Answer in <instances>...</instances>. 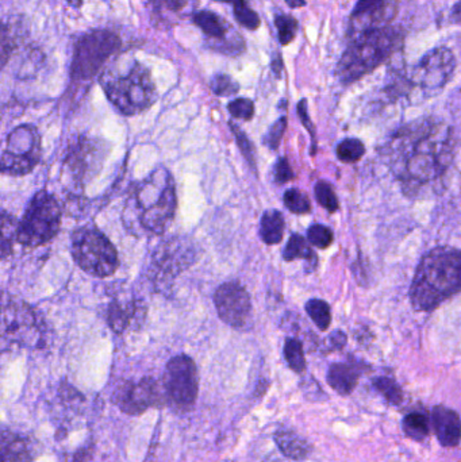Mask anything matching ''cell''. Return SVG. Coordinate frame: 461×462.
Masks as SVG:
<instances>
[{
  "mask_svg": "<svg viewBox=\"0 0 461 462\" xmlns=\"http://www.w3.org/2000/svg\"><path fill=\"white\" fill-rule=\"evenodd\" d=\"M19 222L7 211L0 210V258L13 254L14 245L18 239Z\"/></svg>",
  "mask_w": 461,
  "mask_h": 462,
  "instance_id": "d4e9b609",
  "label": "cell"
},
{
  "mask_svg": "<svg viewBox=\"0 0 461 462\" xmlns=\"http://www.w3.org/2000/svg\"><path fill=\"white\" fill-rule=\"evenodd\" d=\"M164 391L173 409H192L199 393V374L194 360L179 355L168 361L164 374Z\"/></svg>",
  "mask_w": 461,
  "mask_h": 462,
  "instance_id": "7c38bea8",
  "label": "cell"
},
{
  "mask_svg": "<svg viewBox=\"0 0 461 462\" xmlns=\"http://www.w3.org/2000/svg\"><path fill=\"white\" fill-rule=\"evenodd\" d=\"M286 3L291 8H300L306 5V0H286Z\"/></svg>",
  "mask_w": 461,
  "mask_h": 462,
  "instance_id": "bcb514c9",
  "label": "cell"
},
{
  "mask_svg": "<svg viewBox=\"0 0 461 462\" xmlns=\"http://www.w3.org/2000/svg\"><path fill=\"white\" fill-rule=\"evenodd\" d=\"M279 450L292 461H305L310 457L311 445L291 429H279L273 436Z\"/></svg>",
  "mask_w": 461,
  "mask_h": 462,
  "instance_id": "44dd1931",
  "label": "cell"
},
{
  "mask_svg": "<svg viewBox=\"0 0 461 462\" xmlns=\"http://www.w3.org/2000/svg\"><path fill=\"white\" fill-rule=\"evenodd\" d=\"M233 14H235V19H237V22L241 26L246 27V29L249 30L259 29L260 16L257 15V13H254L251 7H249L248 3L235 5V10H233Z\"/></svg>",
  "mask_w": 461,
  "mask_h": 462,
  "instance_id": "74e56055",
  "label": "cell"
},
{
  "mask_svg": "<svg viewBox=\"0 0 461 462\" xmlns=\"http://www.w3.org/2000/svg\"><path fill=\"white\" fill-rule=\"evenodd\" d=\"M273 178L278 184H284L294 179V172H292L286 157H281L276 162L275 168H273Z\"/></svg>",
  "mask_w": 461,
  "mask_h": 462,
  "instance_id": "b9f144b4",
  "label": "cell"
},
{
  "mask_svg": "<svg viewBox=\"0 0 461 462\" xmlns=\"http://www.w3.org/2000/svg\"><path fill=\"white\" fill-rule=\"evenodd\" d=\"M227 110L232 114V116L243 121H251L254 116V105L252 100L245 99V97H238L233 100L227 106Z\"/></svg>",
  "mask_w": 461,
  "mask_h": 462,
  "instance_id": "ab89813d",
  "label": "cell"
},
{
  "mask_svg": "<svg viewBox=\"0 0 461 462\" xmlns=\"http://www.w3.org/2000/svg\"><path fill=\"white\" fill-rule=\"evenodd\" d=\"M451 127L432 118L401 127L386 146V159L395 178L411 194L440 180L454 162Z\"/></svg>",
  "mask_w": 461,
  "mask_h": 462,
  "instance_id": "6da1fadb",
  "label": "cell"
},
{
  "mask_svg": "<svg viewBox=\"0 0 461 462\" xmlns=\"http://www.w3.org/2000/svg\"><path fill=\"white\" fill-rule=\"evenodd\" d=\"M108 152L110 145L102 138L91 135L76 137L68 146L64 159V171L69 183L83 189L99 175Z\"/></svg>",
  "mask_w": 461,
  "mask_h": 462,
  "instance_id": "30bf717a",
  "label": "cell"
},
{
  "mask_svg": "<svg viewBox=\"0 0 461 462\" xmlns=\"http://www.w3.org/2000/svg\"><path fill=\"white\" fill-rule=\"evenodd\" d=\"M284 206L294 214H308L311 210L309 198L297 189H287L284 192Z\"/></svg>",
  "mask_w": 461,
  "mask_h": 462,
  "instance_id": "1f68e13d",
  "label": "cell"
},
{
  "mask_svg": "<svg viewBox=\"0 0 461 462\" xmlns=\"http://www.w3.org/2000/svg\"><path fill=\"white\" fill-rule=\"evenodd\" d=\"M122 41L110 30H94L76 42L70 65V78L75 81L91 80L113 54L121 51Z\"/></svg>",
  "mask_w": 461,
  "mask_h": 462,
  "instance_id": "9c48e42d",
  "label": "cell"
},
{
  "mask_svg": "<svg viewBox=\"0 0 461 462\" xmlns=\"http://www.w3.org/2000/svg\"><path fill=\"white\" fill-rule=\"evenodd\" d=\"M329 339L330 342H332L333 346L337 347V349H341V347L346 346V336L343 331H335V333L330 336Z\"/></svg>",
  "mask_w": 461,
  "mask_h": 462,
  "instance_id": "ee69618b",
  "label": "cell"
},
{
  "mask_svg": "<svg viewBox=\"0 0 461 462\" xmlns=\"http://www.w3.org/2000/svg\"><path fill=\"white\" fill-rule=\"evenodd\" d=\"M306 312L311 318L319 330H327L332 323V311L330 306L321 299H310L306 303Z\"/></svg>",
  "mask_w": 461,
  "mask_h": 462,
  "instance_id": "83f0119b",
  "label": "cell"
},
{
  "mask_svg": "<svg viewBox=\"0 0 461 462\" xmlns=\"http://www.w3.org/2000/svg\"><path fill=\"white\" fill-rule=\"evenodd\" d=\"M397 43L398 35L392 30H367L341 57L337 65L338 78L344 83L359 80L386 61L397 48Z\"/></svg>",
  "mask_w": 461,
  "mask_h": 462,
  "instance_id": "8992f818",
  "label": "cell"
},
{
  "mask_svg": "<svg viewBox=\"0 0 461 462\" xmlns=\"http://www.w3.org/2000/svg\"><path fill=\"white\" fill-rule=\"evenodd\" d=\"M461 287V254L455 247H436L424 255L410 288L417 311H432Z\"/></svg>",
  "mask_w": 461,
  "mask_h": 462,
  "instance_id": "3957f363",
  "label": "cell"
},
{
  "mask_svg": "<svg viewBox=\"0 0 461 462\" xmlns=\"http://www.w3.org/2000/svg\"><path fill=\"white\" fill-rule=\"evenodd\" d=\"M284 217L281 211L268 210L260 222V236L267 245H276L283 239Z\"/></svg>",
  "mask_w": 461,
  "mask_h": 462,
  "instance_id": "603a6c76",
  "label": "cell"
},
{
  "mask_svg": "<svg viewBox=\"0 0 461 462\" xmlns=\"http://www.w3.org/2000/svg\"><path fill=\"white\" fill-rule=\"evenodd\" d=\"M34 449L29 439L0 428V462H32Z\"/></svg>",
  "mask_w": 461,
  "mask_h": 462,
  "instance_id": "ac0fdd59",
  "label": "cell"
},
{
  "mask_svg": "<svg viewBox=\"0 0 461 462\" xmlns=\"http://www.w3.org/2000/svg\"><path fill=\"white\" fill-rule=\"evenodd\" d=\"M272 68H273V70H275V73H278V75H279V73H281V68H283V61H281V59L279 60V62L273 61Z\"/></svg>",
  "mask_w": 461,
  "mask_h": 462,
  "instance_id": "c3c4849f",
  "label": "cell"
},
{
  "mask_svg": "<svg viewBox=\"0 0 461 462\" xmlns=\"http://www.w3.org/2000/svg\"><path fill=\"white\" fill-rule=\"evenodd\" d=\"M42 156L41 135L32 125L15 127L7 138V146L0 156V173L7 176L29 175Z\"/></svg>",
  "mask_w": 461,
  "mask_h": 462,
  "instance_id": "8fae6325",
  "label": "cell"
},
{
  "mask_svg": "<svg viewBox=\"0 0 461 462\" xmlns=\"http://www.w3.org/2000/svg\"><path fill=\"white\" fill-rule=\"evenodd\" d=\"M195 250L186 239L171 238L162 242L152 255L149 277L160 287H170L173 280L192 265Z\"/></svg>",
  "mask_w": 461,
  "mask_h": 462,
  "instance_id": "4fadbf2b",
  "label": "cell"
},
{
  "mask_svg": "<svg viewBox=\"0 0 461 462\" xmlns=\"http://www.w3.org/2000/svg\"><path fill=\"white\" fill-rule=\"evenodd\" d=\"M61 225V208L51 192H37L30 200L23 218L18 225L16 242L26 247L48 244L59 233Z\"/></svg>",
  "mask_w": 461,
  "mask_h": 462,
  "instance_id": "ba28073f",
  "label": "cell"
},
{
  "mask_svg": "<svg viewBox=\"0 0 461 462\" xmlns=\"http://www.w3.org/2000/svg\"><path fill=\"white\" fill-rule=\"evenodd\" d=\"M287 129V119L281 116V119L275 122L268 130L267 135L264 137V143L271 149L276 151L281 145V138H283L284 132Z\"/></svg>",
  "mask_w": 461,
  "mask_h": 462,
  "instance_id": "60d3db41",
  "label": "cell"
},
{
  "mask_svg": "<svg viewBox=\"0 0 461 462\" xmlns=\"http://www.w3.org/2000/svg\"><path fill=\"white\" fill-rule=\"evenodd\" d=\"M284 358L292 371L297 374H302L306 369L305 352H303V345L300 339L287 338L284 344Z\"/></svg>",
  "mask_w": 461,
  "mask_h": 462,
  "instance_id": "f546056e",
  "label": "cell"
},
{
  "mask_svg": "<svg viewBox=\"0 0 461 462\" xmlns=\"http://www.w3.org/2000/svg\"><path fill=\"white\" fill-rule=\"evenodd\" d=\"M22 29L14 22H0V65L8 61L21 42Z\"/></svg>",
  "mask_w": 461,
  "mask_h": 462,
  "instance_id": "cb8c5ba5",
  "label": "cell"
},
{
  "mask_svg": "<svg viewBox=\"0 0 461 462\" xmlns=\"http://www.w3.org/2000/svg\"><path fill=\"white\" fill-rule=\"evenodd\" d=\"M373 388L386 399L387 403L400 406L403 401L402 388L392 377L381 376L373 380Z\"/></svg>",
  "mask_w": 461,
  "mask_h": 462,
  "instance_id": "f1b7e54d",
  "label": "cell"
},
{
  "mask_svg": "<svg viewBox=\"0 0 461 462\" xmlns=\"http://www.w3.org/2000/svg\"><path fill=\"white\" fill-rule=\"evenodd\" d=\"M113 403L124 414L141 415L162 403L159 383L152 377L124 383L114 393Z\"/></svg>",
  "mask_w": 461,
  "mask_h": 462,
  "instance_id": "2e32d148",
  "label": "cell"
},
{
  "mask_svg": "<svg viewBox=\"0 0 461 462\" xmlns=\"http://www.w3.org/2000/svg\"><path fill=\"white\" fill-rule=\"evenodd\" d=\"M72 7L80 8L83 5V0H67Z\"/></svg>",
  "mask_w": 461,
  "mask_h": 462,
  "instance_id": "681fc988",
  "label": "cell"
},
{
  "mask_svg": "<svg viewBox=\"0 0 461 462\" xmlns=\"http://www.w3.org/2000/svg\"><path fill=\"white\" fill-rule=\"evenodd\" d=\"M164 2L172 11L180 10L186 5V0H164Z\"/></svg>",
  "mask_w": 461,
  "mask_h": 462,
  "instance_id": "f6af8a7d",
  "label": "cell"
},
{
  "mask_svg": "<svg viewBox=\"0 0 461 462\" xmlns=\"http://www.w3.org/2000/svg\"><path fill=\"white\" fill-rule=\"evenodd\" d=\"M70 252L75 263L91 276H111L119 266L118 252L113 242L92 226L80 227L72 234Z\"/></svg>",
  "mask_w": 461,
  "mask_h": 462,
  "instance_id": "52a82bcc",
  "label": "cell"
},
{
  "mask_svg": "<svg viewBox=\"0 0 461 462\" xmlns=\"http://www.w3.org/2000/svg\"><path fill=\"white\" fill-rule=\"evenodd\" d=\"M145 317V303L134 296H115L107 307V323L116 334L140 328Z\"/></svg>",
  "mask_w": 461,
  "mask_h": 462,
  "instance_id": "e0dca14e",
  "label": "cell"
},
{
  "mask_svg": "<svg viewBox=\"0 0 461 462\" xmlns=\"http://www.w3.org/2000/svg\"><path fill=\"white\" fill-rule=\"evenodd\" d=\"M365 153V146L362 141L357 138H346L341 141L337 146V157L340 162L352 164L359 162Z\"/></svg>",
  "mask_w": 461,
  "mask_h": 462,
  "instance_id": "4dcf8cb0",
  "label": "cell"
},
{
  "mask_svg": "<svg viewBox=\"0 0 461 462\" xmlns=\"http://www.w3.org/2000/svg\"><path fill=\"white\" fill-rule=\"evenodd\" d=\"M211 91L217 95V97H233L240 91V86L237 81L233 80L229 75L225 73H218L211 79Z\"/></svg>",
  "mask_w": 461,
  "mask_h": 462,
  "instance_id": "836d02e7",
  "label": "cell"
},
{
  "mask_svg": "<svg viewBox=\"0 0 461 462\" xmlns=\"http://www.w3.org/2000/svg\"><path fill=\"white\" fill-rule=\"evenodd\" d=\"M456 59L452 51L438 48L428 51L410 75V83L425 91L443 88L454 75Z\"/></svg>",
  "mask_w": 461,
  "mask_h": 462,
  "instance_id": "5bb4252c",
  "label": "cell"
},
{
  "mask_svg": "<svg viewBox=\"0 0 461 462\" xmlns=\"http://www.w3.org/2000/svg\"><path fill=\"white\" fill-rule=\"evenodd\" d=\"M275 24L279 30V41L281 45H289L295 40L300 24L292 16L278 15L275 18Z\"/></svg>",
  "mask_w": 461,
  "mask_h": 462,
  "instance_id": "d6a6232c",
  "label": "cell"
},
{
  "mask_svg": "<svg viewBox=\"0 0 461 462\" xmlns=\"http://www.w3.org/2000/svg\"><path fill=\"white\" fill-rule=\"evenodd\" d=\"M100 84L111 105L124 116H137L157 99L151 70L138 61H133L124 70L107 68L102 73Z\"/></svg>",
  "mask_w": 461,
  "mask_h": 462,
  "instance_id": "277c9868",
  "label": "cell"
},
{
  "mask_svg": "<svg viewBox=\"0 0 461 462\" xmlns=\"http://www.w3.org/2000/svg\"><path fill=\"white\" fill-rule=\"evenodd\" d=\"M362 368L354 363H336L327 371V384L343 396L351 395L359 382Z\"/></svg>",
  "mask_w": 461,
  "mask_h": 462,
  "instance_id": "ffe728a7",
  "label": "cell"
},
{
  "mask_svg": "<svg viewBox=\"0 0 461 462\" xmlns=\"http://www.w3.org/2000/svg\"><path fill=\"white\" fill-rule=\"evenodd\" d=\"M230 129H232L233 134H235V141H237L238 148L243 152L244 157H245L246 162H249L252 168L256 167V160H254V145H252L249 138L246 137L245 133L237 126V125L230 122Z\"/></svg>",
  "mask_w": 461,
  "mask_h": 462,
  "instance_id": "f35d334b",
  "label": "cell"
},
{
  "mask_svg": "<svg viewBox=\"0 0 461 462\" xmlns=\"http://www.w3.org/2000/svg\"><path fill=\"white\" fill-rule=\"evenodd\" d=\"M403 433L413 439V441L422 442L429 437V422L425 415L420 412H411L406 415L402 420Z\"/></svg>",
  "mask_w": 461,
  "mask_h": 462,
  "instance_id": "4316f807",
  "label": "cell"
},
{
  "mask_svg": "<svg viewBox=\"0 0 461 462\" xmlns=\"http://www.w3.org/2000/svg\"><path fill=\"white\" fill-rule=\"evenodd\" d=\"M283 258L289 263L295 260H305L309 266L308 272H313L317 268V263H318V258H317V254L311 249L310 245L306 242L302 236H298V234H292L291 238L287 242L283 250Z\"/></svg>",
  "mask_w": 461,
  "mask_h": 462,
  "instance_id": "7402d4cb",
  "label": "cell"
},
{
  "mask_svg": "<svg viewBox=\"0 0 461 462\" xmlns=\"http://www.w3.org/2000/svg\"><path fill=\"white\" fill-rule=\"evenodd\" d=\"M316 199L322 208H327L330 213H335L338 208L337 197L333 191V187L327 181L321 180L316 184Z\"/></svg>",
  "mask_w": 461,
  "mask_h": 462,
  "instance_id": "e575fe53",
  "label": "cell"
},
{
  "mask_svg": "<svg viewBox=\"0 0 461 462\" xmlns=\"http://www.w3.org/2000/svg\"><path fill=\"white\" fill-rule=\"evenodd\" d=\"M176 208L175 180L167 168L157 167L133 186L124 206V222L130 233L160 236L172 224Z\"/></svg>",
  "mask_w": 461,
  "mask_h": 462,
  "instance_id": "7a4b0ae2",
  "label": "cell"
},
{
  "mask_svg": "<svg viewBox=\"0 0 461 462\" xmlns=\"http://www.w3.org/2000/svg\"><path fill=\"white\" fill-rule=\"evenodd\" d=\"M298 116H300V121L303 122L306 129L311 133V137H313V153H316V130H314L310 116L308 114V100L302 99L298 103Z\"/></svg>",
  "mask_w": 461,
  "mask_h": 462,
  "instance_id": "7bdbcfd3",
  "label": "cell"
},
{
  "mask_svg": "<svg viewBox=\"0 0 461 462\" xmlns=\"http://www.w3.org/2000/svg\"><path fill=\"white\" fill-rule=\"evenodd\" d=\"M216 2L229 3V5H233V7H235V5H244L246 0H216Z\"/></svg>",
  "mask_w": 461,
  "mask_h": 462,
  "instance_id": "7dc6e473",
  "label": "cell"
},
{
  "mask_svg": "<svg viewBox=\"0 0 461 462\" xmlns=\"http://www.w3.org/2000/svg\"><path fill=\"white\" fill-rule=\"evenodd\" d=\"M308 238L311 245L319 247V249H327L333 244V231L324 225H313L309 227Z\"/></svg>",
  "mask_w": 461,
  "mask_h": 462,
  "instance_id": "8d00e7d4",
  "label": "cell"
},
{
  "mask_svg": "<svg viewBox=\"0 0 461 462\" xmlns=\"http://www.w3.org/2000/svg\"><path fill=\"white\" fill-rule=\"evenodd\" d=\"M45 322L34 307L18 296L0 291V355L23 347H41Z\"/></svg>",
  "mask_w": 461,
  "mask_h": 462,
  "instance_id": "5b68a950",
  "label": "cell"
},
{
  "mask_svg": "<svg viewBox=\"0 0 461 462\" xmlns=\"http://www.w3.org/2000/svg\"><path fill=\"white\" fill-rule=\"evenodd\" d=\"M432 420L440 444L444 448L457 447L461 436L459 414L448 407L436 406L432 411Z\"/></svg>",
  "mask_w": 461,
  "mask_h": 462,
  "instance_id": "d6986e66",
  "label": "cell"
},
{
  "mask_svg": "<svg viewBox=\"0 0 461 462\" xmlns=\"http://www.w3.org/2000/svg\"><path fill=\"white\" fill-rule=\"evenodd\" d=\"M386 7L384 0H359L352 11V18L363 19L367 16H378Z\"/></svg>",
  "mask_w": 461,
  "mask_h": 462,
  "instance_id": "d590c367",
  "label": "cell"
},
{
  "mask_svg": "<svg viewBox=\"0 0 461 462\" xmlns=\"http://www.w3.org/2000/svg\"><path fill=\"white\" fill-rule=\"evenodd\" d=\"M194 22L207 37L222 40L226 35V22L211 11L203 10L195 14Z\"/></svg>",
  "mask_w": 461,
  "mask_h": 462,
  "instance_id": "484cf974",
  "label": "cell"
},
{
  "mask_svg": "<svg viewBox=\"0 0 461 462\" xmlns=\"http://www.w3.org/2000/svg\"><path fill=\"white\" fill-rule=\"evenodd\" d=\"M214 304L219 318L230 328H245L252 320L251 296L240 282L219 285L214 293Z\"/></svg>",
  "mask_w": 461,
  "mask_h": 462,
  "instance_id": "9a60e30c",
  "label": "cell"
}]
</instances>
